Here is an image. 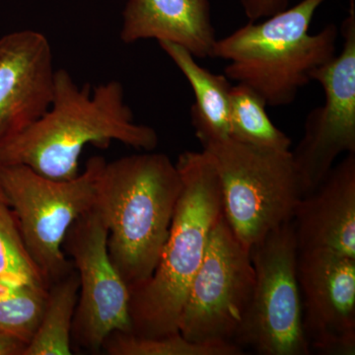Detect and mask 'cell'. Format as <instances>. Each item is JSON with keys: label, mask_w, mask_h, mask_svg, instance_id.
Segmentation results:
<instances>
[{"label": "cell", "mask_w": 355, "mask_h": 355, "mask_svg": "<svg viewBox=\"0 0 355 355\" xmlns=\"http://www.w3.org/2000/svg\"><path fill=\"white\" fill-rule=\"evenodd\" d=\"M118 141L137 150L153 151L158 135L135 123L116 80L78 85L69 71L55 70L53 98L44 114L0 146V163L31 168L44 177L69 180L79 174L85 146L107 148Z\"/></svg>", "instance_id": "obj_1"}, {"label": "cell", "mask_w": 355, "mask_h": 355, "mask_svg": "<svg viewBox=\"0 0 355 355\" xmlns=\"http://www.w3.org/2000/svg\"><path fill=\"white\" fill-rule=\"evenodd\" d=\"M181 175L166 154H135L105 162L94 207L108 228L112 263L130 291L153 275L181 193Z\"/></svg>", "instance_id": "obj_2"}, {"label": "cell", "mask_w": 355, "mask_h": 355, "mask_svg": "<svg viewBox=\"0 0 355 355\" xmlns=\"http://www.w3.org/2000/svg\"><path fill=\"white\" fill-rule=\"evenodd\" d=\"M175 164L183 187L167 242L153 275L130 291L132 333L137 336L180 333L187 294L223 214L220 180L210 154L184 151Z\"/></svg>", "instance_id": "obj_3"}, {"label": "cell", "mask_w": 355, "mask_h": 355, "mask_svg": "<svg viewBox=\"0 0 355 355\" xmlns=\"http://www.w3.org/2000/svg\"><path fill=\"white\" fill-rule=\"evenodd\" d=\"M324 0H301L297 6L249 22L217 40L214 58L228 62L224 76L253 89L266 106L286 107L312 80L313 72L336 57L338 29H309Z\"/></svg>", "instance_id": "obj_4"}, {"label": "cell", "mask_w": 355, "mask_h": 355, "mask_svg": "<svg viewBox=\"0 0 355 355\" xmlns=\"http://www.w3.org/2000/svg\"><path fill=\"white\" fill-rule=\"evenodd\" d=\"M221 184L224 218L248 250L291 221L304 197L291 151L259 148L227 139L202 146Z\"/></svg>", "instance_id": "obj_5"}, {"label": "cell", "mask_w": 355, "mask_h": 355, "mask_svg": "<svg viewBox=\"0 0 355 355\" xmlns=\"http://www.w3.org/2000/svg\"><path fill=\"white\" fill-rule=\"evenodd\" d=\"M105 162L106 159L94 156L69 180L51 179L27 166L0 163V186L49 287L74 268L62 244L70 226L94 207L96 183Z\"/></svg>", "instance_id": "obj_6"}, {"label": "cell", "mask_w": 355, "mask_h": 355, "mask_svg": "<svg viewBox=\"0 0 355 355\" xmlns=\"http://www.w3.org/2000/svg\"><path fill=\"white\" fill-rule=\"evenodd\" d=\"M254 284L235 345L261 355H308L297 277L293 222L268 233L250 249Z\"/></svg>", "instance_id": "obj_7"}, {"label": "cell", "mask_w": 355, "mask_h": 355, "mask_svg": "<svg viewBox=\"0 0 355 355\" xmlns=\"http://www.w3.org/2000/svg\"><path fill=\"white\" fill-rule=\"evenodd\" d=\"M254 284L250 250L237 239L222 214L187 294L180 334L193 343H235Z\"/></svg>", "instance_id": "obj_8"}, {"label": "cell", "mask_w": 355, "mask_h": 355, "mask_svg": "<svg viewBox=\"0 0 355 355\" xmlns=\"http://www.w3.org/2000/svg\"><path fill=\"white\" fill-rule=\"evenodd\" d=\"M62 250L79 279L72 347L100 352L113 331H132L130 289L109 256L108 228L95 207L74 221Z\"/></svg>", "instance_id": "obj_9"}, {"label": "cell", "mask_w": 355, "mask_h": 355, "mask_svg": "<svg viewBox=\"0 0 355 355\" xmlns=\"http://www.w3.org/2000/svg\"><path fill=\"white\" fill-rule=\"evenodd\" d=\"M342 34L340 55L313 72L324 102L308 114L302 139L291 151L304 196L323 181L338 156L355 153V0H349Z\"/></svg>", "instance_id": "obj_10"}, {"label": "cell", "mask_w": 355, "mask_h": 355, "mask_svg": "<svg viewBox=\"0 0 355 355\" xmlns=\"http://www.w3.org/2000/svg\"><path fill=\"white\" fill-rule=\"evenodd\" d=\"M303 329L311 354H355V259L329 250L298 251Z\"/></svg>", "instance_id": "obj_11"}, {"label": "cell", "mask_w": 355, "mask_h": 355, "mask_svg": "<svg viewBox=\"0 0 355 355\" xmlns=\"http://www.w3.org/2000/svg\"><path fill=\"white\" fill-rule=\"evenodd\" d=\"M42 33L25 30L0 38V146L50 107L55 70Z\"/></svg>", "instance_id": "obj_12"}, {"label": "cell", "mask_w": 355, "mask_h": 355, "mask_svg": "<svg viewBox=\"0 0 355 355\" xmlns=\"http://www.w3.org/2000/svg\"><path fill=\"white\" fill-rule=\"evenodd\" d=\"M292 222L298 251L329 250L355 259V153L302 198Z\"/></svg>", "instance_id": "obj_13"}, {"label": "cell", "mask_w": 355, "mask_h": 355, "mask_svg": "<svg viewBox=\"0 0 355 355\" xmlns=\"http://www.w3.org/2000/svg\"><path fill=\"white\" fill-rule=\"evenodd\" d=\"M120 37L179 44L196 58H214L217 39L209 0H128Z\"/></svg>", "instance_id": "obj_14"}, {"label": "cell", "mask_w": 355, "mask_h": 355, "mask_svg": "<svg viewBox=\"0 0 355 355\" xmlns=\"http://www.w3.org/2000/svg\"><path fill=\"white\" fill-rule=\"evenodd\" d=\"M159 46L193 89L195 103L191 109V125L202 146L230 139L229 109L232 85L227 77L203 69L190 51L179 44L159 42Z\"/></svg>", "instance_id": "obj_15"}, {"label": "cell", "mask_w": 355, "mask_h": 355, "mask_svg": "<svg viewBox=\"0 0 355 355\" xmlns=\"http://www.w3.org/2000/svg\"><path fill=\"white\" fill-rule=\"evenodd\" d=\"M78 292L76 268L51 284L38 329L23 355L72 354V324Z\"/></svg>", "instance_id": "obj_16"}, {"label": "cell", "mask_w": 355, "mask_h": 355, "mask_svg": "<svg viewBox=\"0 0 355 355\" xmlns=\"http://www.w3.org/2000/svg\"><path fill=\"white\" fill-rule=\"evenodd\" d=\"M266 102L247 85L237 83L230 90L229 137L259 148L289 151L291 137L273 125Z\"/></svg>", "instance_id": "obj_17"}, {"label": "cell", "mask_w": 355, "mask_h": 355, "mask_svg": "<svg viewBox=\"0 0 355 355\" xmlns=\"http://www.w3.org/2000/svg\"><path fill=\"white\" fill-rule=\"evenodd\" d=\"M101 352L109 355H240L235 343H198L180 333L162 336H141L116 331L104 340Z\"/></svg>", "instance_id": "obj_18"}, {"label": "cell", "mask_w": 355, "mask_h": 355, "mask_svg": "<svg viewBox=\"0 0 355 355\" xmlns=\"http://www.w3.org/2000/svg\"><path fill=\"white\" fill-rule=\"evenodd\" d=\"M0 280L48 289L43 273L32 260L17 217L0 186Z\"/></svg>", "instance_id": "obj_19"}, {"label": "cell", "mask_w": 355, "mask_h": 355, "mask_svg": "<svg viewBox=\"0 0 355 355\" xmlns=\"http://www.w3.org/2000/svg\"><path fill=\"white\" fill-rule=\"evenodd\" d=\"M48 289L0 280V330L29 343L43 315Z\"/></svg>", "instance_id": "obj_20"}, {"label": "cell", "mask_w": 355, "mask_h": 355, "mask_svg": "<svg viewBox=\"0 0 355 355\" xmlns=\"http://www.w3.org/2000/svg\"><path fill=\"white\" fill-rule=\"evenodd\" d=\"M291 0H240L248 20L257 22L288 8Z\"/></svg>", "instance_id": "obj_21"}, {"label": "cell", "mask_w": 355, "mask_h": 355, "mask_svg": "<svg viewBox=\"0 0 355 355\" xmlns=\"http://www.w3.org/2000/svg\"><path fill=\"white\" fill-rule=\"evenodd\" d=\"M27 343L0 330V355H23Z\"/></svg>", "instance_id": "obj_22"}]
</instances>
